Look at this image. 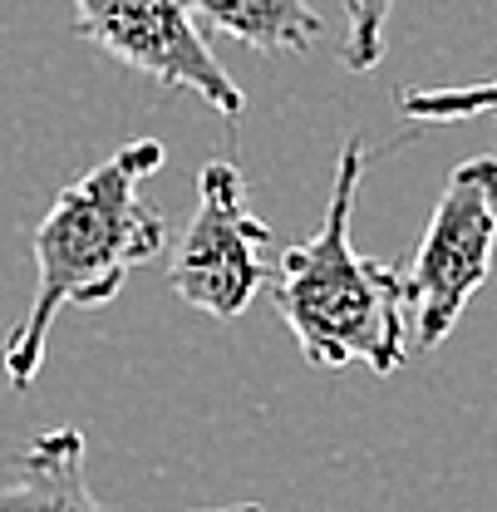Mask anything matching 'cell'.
I'll use <instances>...</instances> for the list:
<instances>
[{
  "mask_svg": "<svg viewBox=\"0 0 497 512\" xmlns=\"http://www.w3.org/2000/svg\"><path fill=\"white\" fill-rule=\"evenodd\" d=\"M163 158L168 148L158 138H133L50 202L45 222L30 237L35 296L5 335V380L15 389L35 384L50 330L69 306L94 311L114 301L128 276L163 252L168 222L143 197V183L163 168Z\"/></svg>",
  "mask_w": 497,
  "mask_h": 512,
  "instance_id": "cell-1",
  "label": "cell"
},
{
  "mask_svg": "<svg viewBox=\"0 0 497 512\" xmlns=\"http://www.w3.org/2000/svg\"><path fill=\"white\" fill-rule=\"evenodd\" d=\"M365 178V138H350L335 158V188L325 217L306 242L286 247L271 271L276 311L291 325L301 355L315 370H340L360 360L374 375H394L409 355L404 281L394 266H379L350 247V217Z\"/></svg>",
  "mask_w": 497,
  "mask_h": 512,
  "instance_id": "cell-2",
  "label": "cell"
},
{
  "mask_svg": "<svg viewBox=\"0 0 497 512\" xmlns=\"http://www.w3.org/2000/svg\"><path fill=\"white\" fill-rule=\"evenodd\" d=\"M497 252V153H478L448 173L438 192V207L399 271L404 281V311H409V335L429 355L438 350L468 301L483 291L493 276Z\"/></svg>",
  "mask_w": 497,
  "mask_h": 512,
  "instance_id": "cell-3",
  "label": "cell"
},
{
  "mask_svg": "<svg viewBox=\"0 0 497 512\" xmlns=\"http://www.w3.org/2000/svg\"><path fill=\"white\" fill-rule=\"evenodd\" d=\"M247 178L232 158H212L197 178V212L183 227L168 286L192 311L212 320H237L266 286L271 227L251 212Z\"/></svg>",
  "mask_w": 497,
  "mask_h": 512,
  "instance_id": "cell-4",
  "label": "cell"
},
{
  "mask_svg": "<svg viewBox=\"0 0 497 512\" xmlns=\"http://www.w3.org/2000/svg\"><path fill=\"white\" fill-rule=\"evenodd\" d=\"M74 30L124 69L197 94L232 124L247 114V94L212 55L207 25L187 0H74Z\"/></svg>",
  "mask_w": 497,
  "mask_h": 512,
  "instance_id": "cell-5",
  "label": "cell"
},
{
  "mask_svg": "<svg viewBox=\"0 0 497 512\" xmlns=\"http://www.w3.org/2000/svg\"><path fill=\"white\" fill-rule=\"evenodd\" d=\"M0 512H114L104 508L84 473V429H40L15 463V478L0 483ZM183 512H266L261 503Z\"/></svg>",
  "mask_w": 497,
  "mask_h": 512,
  "instance_id": "cell-6",
  "label": "cell"
},
{
  "mask_svg": "<svg viewBox=\"0 0 497 512\" xmlns=\"http://www.w3.org/2000/svg\"><path fill=\"white\" fill-rule=\"evenodd\" d=\"M207 30H222L261 55H306L325 20L306 0H187Z\"/></svg>",
  "mask_w": 497,
  "mask_h": 512,
  "instance_id": "cell-7",
  "label": "cell"
},
{
  "mask_svg": "<svg viewBox=\"0 0 497 512\" xmlns=\"http://www.w3.org/2000/svg\"><path fill=\"white\" fill-rule=\"evenodd\" d=\"M399 114L414 124H468V119H497V74L448 89H404Z\"/></svg>",
  "mask_w": 497,
  "mask_h": 512,
  "instance_id": "cell-8",
  "label": "cell"
},
{
  "mask_svg": "<svg viewBox=\"0 0 497 512\" xmlns=\"http://www.w3.org/2000/svg\"><path fill=\"white\" fill-rule=\"evenodd\" d=\"M394 0H345V45L340 64L350 74H370L384 60V25H389Z\"/></svg>",
  "mask_w": 497,
  "mask_h": 512,
  "instance_id": "cell-9",
  "label": "cell"
}]
</instances>
